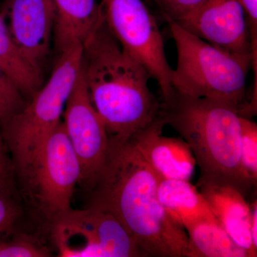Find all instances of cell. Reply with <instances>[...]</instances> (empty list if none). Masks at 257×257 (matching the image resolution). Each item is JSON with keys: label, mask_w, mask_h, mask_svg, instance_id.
<instances>
[{"label": "cell", "mask_w": 257, "mask_h": 257, "mask_svg": "<svg viewBox=\"0 0 257 257\" xmlns=\"http://www.w3.org/2000/svg\"><path fill=\"white\" fill-rule=\"evenodd\" d=\"M160 177L127 140L109 138L89 206L114 216L143 257H187L188 235L158 197Z\"/></svg>", "instance_id": "obj_1"}, {"label": "cell", "mask_w": 257, "mask_h": 257, "mask_svg": "<svg viewBox=\"0 0 257 257\" xmlns=\"http://www.w3.org/2000/svg\"><path fill=\"white\" fill-rule=\"evenodd\" d=\"M81 69L109 138L127 140L160 116L150 74L121 47L103 22L82 47Z\"/></svg>", "instance_id": "obj_2"}, {"label": "cell", "mask_w": 257, "mask_h": 257, "mask_svg": "<svg viewBox=\"0 0 257 257\" xmlns=\"http://www.w3.org/2000/svg\"><path fill=\"white\" fill-rule=\"evenodd\" d=\"M160 117L192 150L200 184L229 186L244 197L256 187L241 160V116L228 101L197 98L173 91L161 102Z\"/></svg>", "instance_id": "obj_3"}, {"label": "cell", "mask_w": 257, "mask_h": 257, "mask_svg": "<svg viewBox=\"0 0 257 257\" xmlns=\"http://www.w3.org/2000/svg\"><path fill=\"white\" fill-rule=\"evenodd\" d=\"M167 23L177 51V67L171 79L174 90L192 97L232 103L242 116L248 104L246 78L253 56L225 50L189 33L175 22Z\"/></svg>", "instance_id": "obj_4"}, {"label": "cell", "mask_w": 257, "mask_h": 257, "mask_svg": "<svg viewBox=\"0 0 257 257\" xmlns=\"http://www.w3.org/2000/svg\"><path fill=\"white\" fill-rule=\"evenodd\" d=\"M82 46L60 54L50 78L23 110L0 125L18 179L31 165L47 138L60 124L82 64Z\"/></svg>", "instance_id": "obj_5"}, {"label": "cell", "mask_w": 257, "mask_h": 257, "mask_svg": "<svg viewBox=\"0 0 257 257\" xmlns=\"http://www.w3.org/2000/svg\"><path fill=\"white\" fill-rule=\"evenodd\" d=\"M18 179L24 195L47 222L72 208L74 189L82 180V168L63 121Z\"/></svg>", "instance_id": "obj_6"}, {"label": "cell", "mask_w": 257, "mask_h": 257, "mask_svg": "<svg viewBox=\"0 0 257 257\" xmlns=\"http://www.w3.org/2000/svg\"><path fill=\"white\" fill-rule=\"evenodd\" d=\"M51 239L62 257H143L114 216L97 208L70 209L48 221Z\"/></svg>", "instance_id": "obj_7"}, {"label": "cell", "mask_w": 257, "mask_h": 257, "mask_svg": "<svg viewBox=\"0 0 257 257\" xmlns=\"http://www.w3.org/2000/svg\"><path fill=\"white\" fill-rule=\"evenodd\" d=\"M106 26L121 47L160 88L162 101L173 93L172 71L156 19L143 0H100Z\"/></svg>", "instance_id": "obj_8"}, {"label": "cell", "mask_w": 257, "mask_h": 257, "mask_svg": "<svg viewBox=\"0 0 257 257\" xmlns=\"http://www.w3.org/2000/svg\"><path fill=\"white\" fill-rule=\"evenodd\" d=\"M63 115L66 133L82 168L80 185L90 191L105 162L109 136L93 106L81 69Z\"/></svg>", "instance_id": "obj_9"}, {"label": "cell", "mask_w": 257, "mask_h": 257, "mask_svg": "<svg viewBox=\"0 0 257 257\" xmlns=\"http://www.w3.org/2000/svg\"><path fill=\"white\" fill-rule=\"evenodd\" d=\"M0 14L24 58L42 76L53 37V0H5Z\"/></svg>", "instance_id": "obj_10"}, {"label": "cell", "mask_w": 257, "mask_h": 257, "mask_svg": "<svg viewBox=\"0 0 257 257\" xmlns=\"http://www.w3.org/2000/svg\"><path fill=\"white\" fill-rule=\"evenodd\" d=\"M177 23L214 46L253 56L247 21L239 0H205Z\"/></svg>", "instance_id": "obj_11"}, {"label": "cell", "mask_w": 257, "mask_h": 257, "mask_svg": "<svg viewBox=\"0 0 257 257\" xmlns=\"http://www.w3.org/2000/svg\"><path fill=\"white\" fill-rule=\"evenodd\" d=\"M165 126L160 116L128 141L160 178L189 181L197 165L192 150L183 139L162 135Z\"/></svg>", "instance_id": "obj_12"}, {"label": "cell", "mask_w": 257, "mask_h": 257, "mask_svg": "<svg viewBox=\"0 0 257 257\" xmlns=\"http://www.w3.org/2000/svg\"><path fill=\"white\" fill-rule=\"evenodd\" d=\"M216 221L248 257L257 256L251 232V209L244 196L229 186L198 184Z\"/></svg>", "instance_id": "obj_13"}, {"label": "cell", "mask_w": 257, "mask_h": 257, "mask_svg": "<svg viewBox=\"0 0 257 257\" xmlns=\"http://www.w3.org/2000/svg\"><path fill=\"white\" fill-rule=\"evenodd\" d=\"M55 8L54 40L59 55L82 46L104 22L98 0H53Z\"/></svg>", "instance_id": "obj_14"}, {"label": "cell", "mask_w": 257, "mask_h": 257, "mask_svg": "<svg viewBox=\"0 0 257 257\" xmlns=\"http://www.w3.org/2000/svg\"><path fill=\"white\" fill-rule=\"evenodd\" d=\"M158 197L171 217L185 230L201 221H216L205 198L189 181L160 177Z\"/></svg>", "instance_id": "obj_15"}, {"label": "cell", "mask_w": 257, "mask_h": 257, "mask_svg": "<svg viewBox=\"0 0 257 257\" xmlns=\"http://www.w3.org/2000/svg\"><path fill=\"white\" fill-rule=\"evenodd\" d=\"M187 257H248L216 221H204L186 229Z\"/></svg>", "instance_id": "obj_16"}, {"label": "cell", "mask_w": 257, "mask_h": 257, "mask_svg": "<svg viewBox=\"0 0 257 257\" xmlns=\"http://www.w3.org/2000/svg\"><path fill=\"white\" fill-rule=\"evenodd\" d=\"M0 64L28 100L42 85V76L24 58L0 14Z\"/></svg>", "instance_id": "obj_17"}, {"label": "cell", "mask_w": 257, "mask_h": 257, "mask_svg": "<svg viewBox=\"0 0 257 257\" xmlns=\"http://www.w3.org/2000/svg\"><path fill=\"white\" fill-rule=\"evenodd\" d=\"M48 246L37 236L18 230L0 239V257L51 256Z\"/></svg>", "instance_id": "obj_18"}, {"label": "cell", "mask_w": 257, "mask_h": 257, "mask_svg": "<svg viewBox=\"0 0 257 257\" xmlns=\"http://www.w3.org/2000/svg\"><path fill=\"white\" fill-rule=\"evenodd\" d=\"M23 214L17 188L0 181V239L18 230Z\"/></svg>", "instance_id": "obj_19"}, {"label": "cell", "mask_w": 257, "mask_h": 257, "mask_svg": "<svg viewBox=\"0 0 257 257\" xmlns=\"http://www.w3.org/2000/svg\"><path fill=\"white\" fill-rule=\"evenodd\" d=\"M26 98L0 64V125L23 110Z\"/></svg>", "instance_id": "obj_20"}, {"label": "cell", "mask_w": 257, "mask_h": 257, "mask_svg": "<svg viewBox=\"0 0 257 257\" xmlns=\"http://www.w3.org/2000/svg\"><path fill=\"white\" fill-rule=\"evenodd\" d=\"M241 160L246 175L256 186L257 124L250 118L241 116Z\"/></svg>", "instance_id": "obj_21"}, {"label": "cell", "mask_w": 257, "mask_h": 257, "mask_svg": "<svg viewBox=\"0 0 257 257\" xmlns=\"http://www.w3.org/2000/svg\"><path fill=\"white\" fill-rule=\"evenodd\" d=\"M166 21L178 23L197 9L205 0H152Z\"/></svg>", "instance_id": "obj_22"}, {"label": "cell", "mask_w": 257, "mask_h": 257, "mask_svg": "<svg viewBox=\"0 0 257 257\" xmlns=\"http://www.w3.org/2000/svg\"><path fill=\"white\" fill-rule=\"evenodd\" d=\"M0 181L10 187H16L14 166L10 157L9 150L0 130Z\"/></svg>", "instance_id": "obj_23"}, {"label": "cell", "mask_w": 257, "mask_h": 257, "mask_svg": "<svg viewBox=\"0 0 257 257\" xmlns=\"http://www.w3.org/2000/svg\"><path fill=\"white\" fill-rule=\"evenodd\" d=\"M247 21L253 58L257 60V0H239Z\"/></svg>", "instance_id": "obj_24"}, {"label": "cell", "mask_w": 257, "mask_h": 257, "mask_svg": "<svg viewBox=\"0 0 257 257\" xmlns=\"http://www.w3.org/2000/svg\"><path fill=\"white\" fill-rule=\"evenodd\" d=\"M251 232L252 236L253 245L257 248V202L256 200L251 205Z\"/></svg>", "instance_id": "obj_25"}]
</instances>
